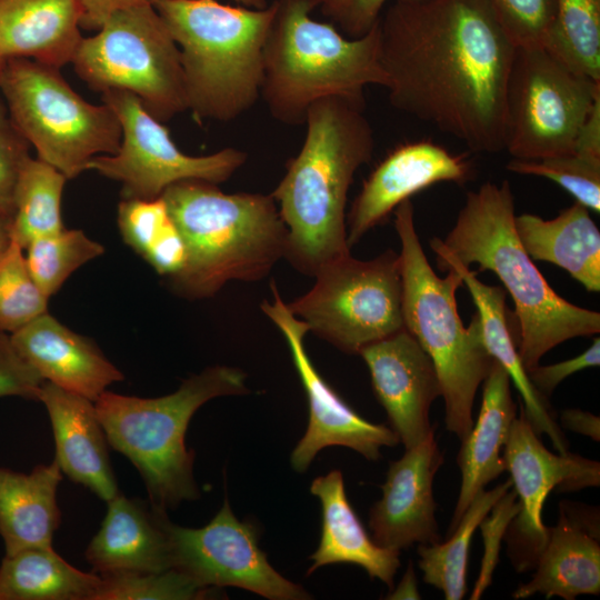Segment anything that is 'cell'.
<instances>
[{
  "label": "cell",
  "instance_id": "f546056e",
  "mask_svg": "<svg viewBox=\"0 0 600 600\" xmlns=\"http://www.w3.org/2000/svg\"><path fill=\"white\" fill-rule=\"evenodd\" d=\"M101 577L83 572L51 547H36L3 557L0 600H94Z\"/></svg>",
  "mask_w": 600,
  "mask_h": 600
},
{
  "label": "cell",
  "instance_id": "4fadbf2b",
  "mask_svg": "<svg viewBox=\"0 0 600 600\" xmlns=\"http://www.w3.org/2000/svg\"><path fill=\"white\" fill-rule=\"evenodd\" d=\"M102 102L118 117L122 137L113 154L92 158L87 170L122 183L123 199H156L171 184L183 180L222 183L240 169L248 154L233 147L207 156L182 152L169 130L123 90L102 92Z\"/></svg>",
  "mask_w": 600,
  "mask_h": 600
},
{
  "label": "cell",
  "instance_id": "d590c367",
  "mask_svg": "<svg viewBox=\"0 0 600 600\" xmlns=\"http://www.w3.org/2000/svg\"><path fill=\"white\" fill-rule=\"evenodd\" d=\"M48 301L27 267L23 249L12 240L0 256V332L13 333L48 312Z\"/></svg>",
  "mask_w": 600,
  "mask_h": 600
},
{
  "label": "cell",
  "instance_id": "836d02e7",
  "mask_svg": "<svg viewBox=\"0 0 600 600\" xmlns=\"http://www.w3.org/2000/svg\"><path fill=\"white\" fill-rule=\"evenodd\" d=\"M544 48L600 82V0H557Z\"/></svg>",
  "mask_w": 600,
  "mask_h": 600
},
{
  "label": "cell",
  "instance_id": "f907efd6",
  "mask_svg": "<svg viewBox=\"0 0 600 600\" xmlns=\"http://www.w3.org/2000/svg\"><path fill=\"white\" fill-rule=\"evenodd\" d=\"M234 2L252 9H263L268 7V0H233Z\"/></svg>",
  "mask_w": 600,
  "mask_h": 600
},
{
  "label": "cell",
  "instance_id": "74e56055",
  "mask_svg": "<svg viewBox=\"0 0 600 600\" xmlns=\"http://www.w3.org/2000/svg\"><path fill=\"white\" fill-rule=\"evenodd\" d=\"M94 600H193L219 596L178 569L100 576Z\"/></svg>",
  "mask_w": 600,
  "mask_h": 600
},
{
  "label": "cell",
  "instance_id": "b9f144b4",
  "mask_svg": "<svg viewBox=\"0 0 600 600\" xmlns=\"http://www.w3.org/2000/svg\"><path fill=\"white\" fill-rule=\"evenodd\" d=\"M44 380L12 346L10 336L0 332V398L8 396L38 400Z\"/></svg>",
  "mask_w": 600,
  "mask_h": 600
},
{
  "label": "cell",
  "instance_id": "ac0fdd59",
  "mask_svg": "<svg viewBox=\"0 0 600 600\" xmlns=\"http://www.w3.org/2000/svg\"><path fill=\"white\" fill-rule=\"evenodd\" d=\"M359 354L391 429L404 448L417 446L434 432L429 411L441 397V387L430 357L414 337L403 329L367 346Z\"/></svg>",
  "mask_w": 600,
  "mask_h": 600
},
{
  "label": "cell",
  "instance_id": "d4e9b609",
  "mask_svg": "<svg viewBox=\"0 0 600 600\" xmlns=\"http://www.w3.org/2000/svg\"><path fill=\"white\" fill-rule=\"evenodd\" d=\"M481 408L476 422L458 453L461 473L458 500L449 526V533L463 512L486 486L506 471L502 452L511 424L516 419V403L507 371L494 361L483 380Z\"/></svg>",
  "mask_w": 600,
  "mask_h": 600
},
{
  "label": "cell",
  "instance_id": "cb8c5ba5",
  "mask_svg": "<svg viewBox=\"0 0 600 600\" xmlns=\"http://www.w3.org/2000/svg\"><path fill=\"white\" fill-rule=\"evenodd\" d=\"M439 270L457 271L478 309L481 337L488 353L507 371L521 396L520 406L532 429L546 433L559 453L568 451L563 432L554 421L547 400L536 390L524 369L518 349L516 329L511 328L506 306V290L489 286L477 278V271L457 262H444Z\"/></svg>",
  "mask_w": 600,
  "mask_h": 600
},
{
  "label": "cell",
  "instance_id": "277c9868",
  "mask_svg": "<svg viewBox=\"0 0 600 600\" xmlns=\"http://www.w3.org/2000/svg\"><path fill=\"white\" fill-rule=\"evenodd\" d=\"M160 197L186 246L183 269L168 279L180 296L203 299L231 280H261L286 256L288 231L271 194L183 180Z\"/></svg>",
  "mask_w": 600,
  "mask_h": 600
},
{
  "label": "cell",
  "instance_id": "bcb514c9",
  "mask_svg": "<svg viewBox=\"0 0 600 600\" xmlns=\"http://www.w3.org/2000/svg\"><path fill=\"white\" fill-rule=\"evenodd\" d=\"M563 428L591 438L593 441L600 440V419L591 412L581 409H566L560 416Z\"/></svg>",
  "mask_w": 600,
  "mask_h": 600
},
{
  "label": "cell",
  "instance_id": "9a60e30c",
  "mask_svg": "<svg viewBox=\"0 0 600 600\" xmlns=\"http://www.w3.org/2000/svg\"><path fill=\"white\" fill-rule=\"evenodd\" d=\"M502 458L519 504L504 539L516 569L527 571L534 567L548 539L549 527L542 521L548 494L553 490L571 492L599 487L600 463L569 451L550 452L521 406L511 424Z\"/></svg>",
  "mask_w": 600,
  "mask_h": 600
},
{
  "label": "cell",
  "instance_id": "9c48e42d",
  "mask_svg": "<svg viewBox=\"0 0 600 600\" xmlns=\"http://www.w3.org/2000/svg\"><path fill=\"white\" fill-rule=\"evenodd\" d=\"M0 91L9 116L38 159L72 179L89 161L118 151L122 129L106 103L80 97L58 68L27 58H7Z\"/></svg>",
  "mask_w": 600,
  "mask_h": 600
},
{
  "label": "cell",
  "instance_id": "8992f818",
  "mask_svg": "<svg viewBox=\"0 0 600 600\" xmlns=\"http://www.w3.org/2000/svg\"><path fill=\"white\" fill-rule=\"evenodd\" d=\"M153 7L179 47L194 118L227 122L251 109L261 93L276 2L252 9L216 0H156Z\"/></svg>",
  "mask_w": 600,
  "mask_h": 600
},
{
  "label": "cell",
  "instance_id": "7a4b0ae2",
  "mask_svg": "<svg viewBox=\"0 0 600 600\" xmlns=\"http://www.w3.org/2000/svg\"><path fill=\"white\" fill-rule=\"evenodd\" d=\"M364 101L331 97L307 111L302 147L270 193L287 228L284 258L300 273L350 253L346 206L357 170L368 163L374 136Z\"/></svg>",
  "mask_w": 600,
  "mask_h": 600
},
{
  "label": "cell",
  "instance_id": "3957f363",
  "mask_svg": "<svg viewBox=\"0 0 600 600\" xmlns=\"http://www.w3.org/2000/svg\"><path fill=\"white\" fill-rule=\"evenodd\" d=\"M509 181H487L467 193L456 223L444 239L432 238L437 266L457 262L492 271L514 303L521 362L527 370L558 344L600 332V313L560 297L523 249L514 228Z\"/></svg>",
  "mask_w": 600,
  "mask_h": 600
},
{
  "label": "cell",
  "instance_id": "681fc988",
  "mask_svg": "<svg viewBox=\"0 0 600 600\" xmlns=\"http://www.w3.org/2000/svg\"><path fill=\"white\" fill-rule=\"evenodd\" d=\"M11 241L10 218L0 213V256L7 250Z\"/></svg>",
  "mask_w": 600,
  "mask_h": 600
},
{
  "label": "cell",
  "instance_id": "d6986e66",
  "mask_svg": "<svg viewBox=\"0 0 600 600\" xmlns=\"http://www.w3.org/2000/svg\"><path fill=\"white\" fill-rule=\"evenodd\" d=\"M442 463L443 456L432 432L389 464L382 497L369 514L377 544L400 552L414 543L441 542L432 484Z\"/></svg>",
  "mask_w": 600,
  "mask_h": 600
},
{
  "label": "cell",
  "instance_id": "7bdbcfd3",
  "mask_svg": "<svg viewBox=\"0 0 600 600\" xmlns=\"http://www.w3.org/2000/svg\"><path fill=\"white\" fill-rule=\"evenodd\" d=\"M600 364V338L593 339L592 344L582 353L553 364L540 363L528 371L529 379L536 390L547 399L553 390L569 376L587 368Z\"/></svg>",
  "mask_w": 600,
  "mask_h": 600
},
{
  "label": "cell",
  "instance_id": "8fae6325",
  "mask_svg": "<svg viewBox=\"0 0 600 600\" xmlns=\"http://www.w3.org/2000/svg\"><path fill=\"white\" fill-rule=\"evenodd\" d=\"M312 288L288 302L317 337L348 354L404 329L399 253L346 254L318 270Z\"/></svg>",
  "mask_w": 600,
  "mask_h": 600
},
{
  "label": "cell",
  "instance_id": "484cf974",
  "mask_svg": "<svg viewBox=\"0 0 600 600\" xmlns=\"http://www.w3.org/2000/svg\"><path fill=\"white\" fill-rule=\"evenodd\" d=\"M78 0H0V54L60 69L82 40Z\"/></svg>",
  "mask_w": 600,
  "mask_h": 600
},
{
  "label": "cell",
  "instance_id": "603a6c76",
  "mask_svg": "<svg viewBox=\"0 0 600 600\" xmlns=\"http://www.w3.org/2000/svg\"><path fill=\"white\" fill-rule=\"evenodd\" d=\"M38 401L49 414L61 471L107 502L116 497L108 440L94 402L48 381L42 383Z\"/></svg>",
  "mask_w": 600,
  "mask_h": 600
},
{
  "label": "cell",
  "instance_id": "816d5d0a",
  "mask_svg": "<svg viewBox=\"0 0 600 600\" xmlns=\"http://www.w3.org/2000/svg\"><path fill=\"white\" fill-rule=\"evenodd\" d=\"M3 62H4V58L0 54V71H1V68L3 66Z\"/></svg>",
  "mask_w": 600,
  "mask_h": 600
},
{
  "label": "cell",
  "instance_id": "7402d4cb",
  "mask_svg": "<svg viewBox=\"0 0 600 600\" xmlns=\"http://www.w3.org/2000/svg\"><path fill=\"white\" fill-rule=\"evenodd\" d=\"M12 346L44 381L94 402L112 383L123 380L89 338L46 312L10 333Z\"/></svg>",
  "mask_w": 600,
  "mask_h": 600
},
{
  "label": "cell",
  "instance_id": "7dc6e473",
  "mask_svg": "<svg viewBox=\"0 0 600 600\" xmlns=\"http://www.w3.org/2000/svg\"><path fill=\"white\" fill-rule=\"evenodd\" d=\"M386 599H421L413 564L410 561L399 584L386 597Z\"/></svg>",
  "mask_w": 600,
  "mask_h": 600
},
{
  "label": "cell",
  "instance_id": "c3c4849f",
  "mask_svg": "<svg viewBox=\"0 0 600 600\" xmlns=\"http://www.w3.org/2000/svg\"><path fill=\"white\" fill-rule=\"evenodd\" d=\"M311 2L314 6H321L324 16L331 18L334 16L348 0H301Z\"/></svg>",
  "mask_w": 600,
  "mask_h": 600
},
{
  "label": "cell",
  "instance_id": "52a82bcc",
  "mask_svg": "<svg viewBox=\"0 0 600 600\" xmlns=\"http://www.w3.org/2000/svg\"><path fill=\"white\" fill-rule=\"evenodd\" d=\"M393 214L401 244L404 329L430 357L441 387L446 428L462 441L473 424L476 393L494 360L483 344L478 314L464 327L458 313L456 293L463 284L461 276L449 270L441 278L430 266L416 230L410 199L400 203Z\"/></svg>",
  "mask_w": 600,
  "mask_h": 600
},
{
  "label": "cell",
  "instance_id": "f6af8a7d",
  "mask_svg": "<svg viewBox=\"0 0 600 600\" xmlns=\"http://www.w3.org/2000/svg\"><path fill=\"white\" fill-rule=\"evenodd\" d=\"M156 0H78L81 9L80 27L87 30H99L104 21L116 11L153 4Z\"/></svg>",
  "mask_w": 600,
  "mask_h": 600
},
{
  "label": "cell",
  "instance_id": "f35d334b",
  "mask_svg": "<svg viewBox=\"0 0 600 600\" xmlns=\"http://www.w3.org/2000/svg\"><path fill=\"white\" fill-rule=\"evenodd\" d=\"M516 47H544L557 0H486Z\"/></svg>",
  "mask_w": 600,
  "mask_h": 600
},
{
  "label": "cell",
  "instance_id": "e0dca14e",
  "mask_svg": "<svg viewBox=\"0 0 600 600\" xmlns=\"http://www.w3.org/2000/svg\"><path fill=\"white\" fill-rule=\"evenodd\" d=\"M473 166L431 141L407 142L391 150L364 180L347 213V242L353 247L396 208L413 194L439 182L462 184Z\"/></svg>",
  "mask_w": 600,
  "mask_h": 600
},
{
  "label": "cell",
  "instance_id": "44dd1931",
  "mask_svg": "<svg viewBox=\"0 0 600 600\" xmlns=\"http://www.w3.org/2000/svg\"><path fill=\"white\" fill-rule=\"evenodd\" d=\"M554 527L534 564L532 579L512 593L526 599L542 593L547 599L573 600L600 593L599 516L594 509L561 502Z\"/></svg>",
  "mask_w": 600,
  "mask_h": 600
},
{
  "label": "cell",
  "instance_id": "ffe728a7",
  "mask_svg": "<svg viewBox=\"0 0 600 600\" xmlns=\"http://www.w3.org/2000/svg\"><path fill=\"white\" fill-rule=\"evenodd\" d=\"M170 520L164 509L118 493L108 501L99 531L84 557L99 576L172 569Z\"/></svg>",
  "mask_w": 600,
  "mask_h": 600
},
{
  "label": "cell",
  "instance_id": "d6a6232c",
  "mask_svg": "<svg viewBox=\"0 0 600 600\" xmlns=\"http://www.w3.org/2000/svg\"><path fill=\"white\" fill-rule=\"evenodd\" d=\"M67 180L44 161L27 159L17 183L10 219L11 238L23 250L32 240L64 229L61 197Z\"/></svg>",
  "mask_w": 600,
  "mask_h": 600
},
{
  "label": "cell",
  "instance_id": "4316f807",
  "mask_svg": "<svg viewBox=\"0 0 600 600\" xmlns=\"http://www.w3.org/2000/svg\"><path fill=\"white\" fill-rule=\"evenodd\" d=\"M310 492L321 502L322 529L307 574L326 564L351 563L392 589L400 552L382 548L369 537L347 498L342 473L332 470L316 478Z\"/></svg>",
  "mask_w": 600,
  "mask_h": 600
},
{
  "label": "cell",
  "instance_id": "6da1fadb",
  "mask_svg": "<svg viewBox=\"0 0 600 600\" xmlns=\"http://www.w3.org/2000/svg\"><path fill=\"white\" fill-rule=\"evenodd\" d=\"M378 24L392 107L474 152L504 150L516 46L486 0H394Z\"/></svg>",
  "mask_w": 600,
  "mask_h": 600
},
{
  "label": "cell",
  "instance_id": "1f68e13d",
  "mask_svg": "<svg viewBox=\"0 0 600 600\" xmlns=\"http://www.w3.org/2000/svg\"><path fill=\"white\" fill-rule=\"evenodd\" d=\"M118 226L123 241L160 276L170 279L183 269L184 241L161 197L123 199L118 206Z\"/></svg>",
  "mask_w": 600,
  "mask_h": 600
},
{
  "label": "cell",
  "instance_id": "4dcf8cb0",
  "mask_svg": "<svg viewBox=\"0 0 600 600\" xmlns=\"http://www.w3.org/2000/svg\"><path fill=\"white\" fill-rule=\"evenodd\" d=\"M512 487L507 480L491 490L480 491L458 524L441 543L419 544V568L423 581L443 592L447 600H460L467 592V563L471 540L482 519Z\"/></svg>",
  "mask_w": 600,
  "mask_h": 600
},
{
  "label": "cell",
  "instance_id": "e575fe53",
  "mask_svg": "<svg viewBox=\"0 0 600 600\" xmlns=\"http://www.w3.org/2000/svg\"><path fill=\"white\" fill-rule=\"evenodd\" d=\"M24 250L27 267L48 298L61 288L72 272L104 252L102 244L78 229H62L37 238Z\"/></svg>",
  "mask_w": 600,
  "mask_h": 600
},
{
  "label": "cell",
  "instance_id": "8d00e7d4",
  "mask_svg": "<svg viewBox=\"0 0 600 600\" xmlns=\"http://www.w3.org/2000/svg\"><path fill=\"white\" fill-rule=\"evenodd\" d=\"M506 168L514 173L543 177L554 181L576 202L600 212V157L572 151L542 159H512Z\"/></svg>",
  "mask_w": 600,
  "mask_h": 600
},
{
  "label": "cell",
  "instance_id": "83f0119b",
  "mask_svg": "<svg viewBox=\"0 0 600 600\" xmlns=\"http://www.w3.org/2000/svg\"><path fill=\"white\" fill-rule=\"evenodd\" d=\"M514 228L532 260L553 263L587 291H600V231L588 208L574 202L549 220L521 213Z\"/></svg>",
  "mask_w": 600,
  "mask_h": 600
},
{
  "label": "cell",
  "instance_id": "5bb4252c",
  "mask_svg": "<svg viewBox=\"0 0 600 600\" xmlns=\"http://www.w3.org/2000/svg\"><path fill=\"white\" fill-rule=\"evenodd\" d=\"M172 568L207 588H241L270 600L309 599L299 584L282 577L259 548L260 532L240 521L224 499L214 518L202 528L169 523Z\"/></svg>",
  "mask_w": 600,
  "mask_h": 600
},
{
  "label": "cell",
  "instance_id": "ab89813d",
  "mask_svg": "<svg viewBox=\"0 0 600 600\" xmlns=\"http://www.w3.org/2000/svg\"><path fill=\"white\" fill-rule=\"evenodd\" d=\"M519 511V504L514 490H508L482 519L479 527L483 539V556L480 571L474 583L470 599H480L482 593L492 582L493 571L499 562L501 541L504 539L507 529Z\"/></svg>",
  "mask_w": 600,
  "mask_h": 600
},
{
  "label": "cell",
  "instance_id": "30bf717a",
  "mask_svg": "<svg viewBox=\"0 0 600 600\" xmlns=\"http://www.w3.org/2000/svg\"><path fill=\"white\" fill-rule=\"evenodd\" d=\"M71 63L91 89L134 94L161 122L188 110L179 47L153 4L113 12Z\"/></svg>",
  "mask_w": 600,
  "mask_h": 600
},
{
  "label": "cell",
  "instance_id": "60d3db41",
  "mask_svg": "<svg viewBox=\"0 0 600 600\" xmlns=\"http://www.w3.org/2000/svg\"><path fill=\"white\" fill-rule=\"evenodd\" d=\"M29 142L12 122L4 101L0 99V213H13L19 176L29 156Z\"/></svg>",
  "mask_w": 600,
  "mask_h": 600
},
{
  "label": "cell",
  "instance_id": "ee69618b",
  "mask_svg": "<svg viewBox=\"0 0 600 600\" xmlns=\"http://www.w3.org/2000/svg\"><path fill=\"white\" fill-rule=\"evenodd\" d=\"M388 0H348L330 19L350 38L366 34L379 20Z\"/></svg>",
  "mask_w": 600,
  "mask_h": 600
},
{
  "label": "cell",
  "instance_id": "5b68a950",
  "mask_svg": "<svg viewBox=\"0 0 600 600\" xmlns=\"http://www.w3.org/2000/svg\"><path fill=\"white\" fill-rule=\"evenodd\" d=\"M263 48L260 97L284 124H303L314 102L331 98L364 101L368 86H386L379 61V24L363 36L344 37L331 23L311 18L316 7L276 0Z\"/></svg>",
  "mask_w": 600,
  "mask_h": 600
},
{
  "label": "cell",
  "instance_id": "f1b7e54d",
  "mask_svg": "<svg viewBox=\"0 0 600 600\" xmlns=\"http://www.w3.org/2000/svg\"><path fill=\"white\" fill-rule=\"evenodd\" d=\"M61 480L56 459L29 473L0 467V536L6 556L52 546L61 518L57 501Z\"/></svg>",
  "mask_w": 600,
  "mask_h": 600
},
{
  "label": "cell",
  "instance_id": "7c38bea8",
  "mask_svg": "<svg viewBox=\"0 0 600 600\" xmlns=\"http://www.w3.org/2000/svg\"><path fill=\"white\" fill-rule=\"evenodd\" d=\"M600 82L573 70L544 47H516L504 102V150L514 159L573 151Z\"/></svg>",
  "mask_w": 600,
  "mask_h": 600
},
{
  "label": "cell",
  "instance_id": "ba28073f",
  "mask_svg": "<svg viewBox=\"0 0 600 600\" xmlns=\"http://www.w3.org/2000/svg\"><path fill=\"white\" fill-rule=\"evenodd\" d=\"M246 378L239 368L213 366L163 397L139 398L104 391L94 401L108 443L137 468L152 504L167 510L199 498L193 477L194 453L184 441L188 424L207 401L248 393Z\"/></svg>",
  "mask_w": 600,
  "mask_h": 600
},
{
  "label": "cell",
  "instance_id": "2e32d148",
  "mask_svg": "<svg viewBox=\"0 0 600 600\" xmlns=\"http://www.w3.org/2000/svg\"><path fill=\"white\" fill-rule=\"evenodd\" d=\"M270 288L273 301L264 300L260 307L287 340L309 407L307 430L290 456L292 469L303 473L320 450L332 446L350 448L370 461L378 460L381 448L397 446L399 438L391 428L359 416L326 382L304 347L308 326L292 314L274 281Z\"/></svg>",
  "mask_w": 600,
  "mask_h": 600
}]
</instances>
